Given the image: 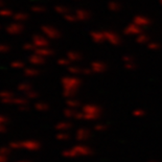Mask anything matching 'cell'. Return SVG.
<instances>
[{
	"mask_svg": "<svg viewBox=\"0 0 162 162\" xmlns=\"http://www.w3.org/2000/svg\"><path fill=\"white\" fill-rule=\"evenodd\" d=\"M63 86V95L66 98H72L82 86V81L75 75H67L61 79Z\"/></svg>",
	"mask_w": 162,
	"mask_h": 162,
	"instance_id": "1",
	"label": "cell"
},
{
	"mask_svg": "<svg viewBox=\"0 0 162 162\" xmlns=\"http://www.w3.org/2000/svg\"><path fill=\"white\" fill-rule=\"evenodd\" d=\"M102 113V109L99 106L93 105H85L83 106V111L81 113H76L74 117L78 119H87V120H93V119L99 117Z\"/></svg>",
	"mask_w": 162,
	"mask_h": 162,
	"instance_id": "2",
	"label": "cell"
},
{
	"mask_svg": "<svg viewBox=\"0 0 162 162\" xmlns=\"http://www.w3.org/2000/svg\"><path fill=\"white\" fill-rule=\"evenodd\" d=\"M41 31L49 40H58L61 38V31L52 25H42Z\"/></svg>",
	"mask_w": 162,
	"mask_h": 162,
	"instance_id": "3",
	"label": "cell"
},
{
	"mask_svg": "<svg viewBox=\"0 0 162 162\" xmlns=\"http://www.w3.org/2000/svg\"><path fill=\"white\" fill-rule=\"evenodd\" d=\"M23 30H24V25L20 22H16V21L9 24L6 26V28H5V31L9 34H10V36L20 34L23 33Z\"/></svg>",
	"mask_w": 162,
	"mask_h": 162,
	"instance_id": "4",
	"label": "cell"
},
{
	"mask_svg": "<svg viewBox=\"0 0 162 162\" xmlns=\"http://www.w3.org/2000/svg\"><path fill=\"white\" fill-rule=\"evenodd\" d=\"M31 42L34 44L37 48H44V47H48L49 45L48 38L42 36V34H34L33 38H31Z\"/></svg>",
	"mask_w": 162,
	"mask_h": 162,
	"instance_id": "5",
	"label": "cell"
},
{
	"mask_svg": "<svg viewBox=\"0 0 162 162\" xmlns=\"http://www.w3.org/2000/svg\"><path fill=\"white\" fill-rule=\"evenodd\" d=\"M103 33H105L106 42L110 43L111 45H114V46H118V45L121 43L120 37H119L116 33H114V31H111V30H105Z\"/></svg>",
	"mask_w": 162,
	"mask_h": 162,
	"instance_id": "6",
	"label": "cell"
},
{
	"mask_svg": "<svg viewBox=\"0 0 162 162\" xmlns=\"http://www.w3.org/2000/svg\"><path fill=\"white\" fill-rule=\"evenodd\" d=\"M90 69H91L92 73H103L107 71L108 66L106 63L96 61V62H92L90 64Z\"/></svg>",
	"mask_w": 162,
	"mask_h": 162,
	"instance_id": "7",
	"label": "cell"
},
{
	"mask_svg": "<svg viewBox=\"0 0 162 162\" xmlns=\"http://www.w3.org/2000/svg\"><path fill=\"white\" fill-rule=\"evenodd\" d=\"M124 34H127V36H132V34L133 36H138V34H142V28L136 25L135 23H130L124 30Z\"/></svg>",
	"mask_w": 162,
	"mask_h": 162,
	"instance_id": "8",
	"label": "cell"
},
{
	"mask_svg": "<svg viewBox=\"0 0 162 162\" xmlns=\"http://www.w3.org/2000/svg\"><path fill=\"white\" fill-rule=\"evenodd\" d=\"M151 19L143 15H137L133 18V23H135L136 25L140 26V27H147V26L151 25Z\"/></svg>",
	"mask_w": 162,
	"mask_h": 162,
	"instance_id": "9",
	"label": "cell"
},
{
	"mask_svg": "<svg viewBox=\"0 0 162 162\" xmlns=\"http://www.w3.org/2000/svg\"><path fill=\"white\" fill-rule=\"evenodd\" d=\"M74 15H75L76 19L78 21H87L88 19H90L91 17V13L87 10H84V9H79L74 12Z\"/></svg>",
	"mask_w": 162,
	"mask_h": 162,
	"instance_id": "10",
	"label": "cell"
},
{
	"mask_svg": "<svg viewBox=\"0 0 162 162\" xmlns=\"http://www.w3.org/2000/svg\"><path fill=\"white\" fill-rule=\"evenodd\" d=\"M28 62H30L31 65L40 66V65H43L45 63V58L41 57V55L36 54V52H33V54L30 55V58H28Z\"/></svg>",
	"mask_w": 162,
	"mask_h": 162,
	"instance_id": "11",
	"label": "cell"
},
{
	"mask_svg": "<svg viewBox=\"0 0 162 162\" xmlns=\"http://www.w3.org/2000/svg\"><path fill=\"white\" fill-rule=\"evenodd\" d=\"M90 37H91L92 41L95 42V43H103V42H106V38H105V33L103 31H92L91 34H90Z\"/></svg>",
	"mask_w": 162,
	"mask_h": 162,
	"instance_id": "12",
	"label": "cell"
},
{
	"mask_svg": "<svg viewBox=\"0 0 162 162\" xmlns=\"http://www.w3.org/2000/svg\"><path fill=\"white\" fill-rule=\"evenodd\" d=\"M34 52H36V54L40 55L41 57L45 58V59H46V58L52 57V55H55V51L51 48H49V47H44V48H37Z\"/></svg>",
	"mask_w": 162,
	"mask_h": 162,
	"instance_id": "13",
	"label": "cell"
},
{
	"mask_svg": "<svg viewBox=\"0 0 162 162\" xmlns=\"http://www.w3.org/2000/svg\"><path fill=\"white\" fill-rule=\"evenodd\" d=\"M66 58H68L71 62H79L83 59V55L79 51H74V50H71V51H68L67 55H66Z\"/></svg>",
	"mask_w": 162,
	"mask_h": 162,
	"instance_id": "14",
	"label": "cell"
},
{
	"mask_svg": "<svg viewBox=\"0 0 162 162\" xmlns=\"http://www.w3.org/2000/svg\"><path fill=\"white\" fill-rule=\"evenodd\" d=\"M23 73H24L26 78H34V76H38L40 74V70H38V69L34 67H27L24 68Z\"/></svg>",
	"mask_w": 162,
	"mask_h": 162,
	"instance_id": "15",
	"label": "cell"
},
{
	"mask_svg": "<svg viewBox=\"0 0 162 162\" xmlns=\"http://www.w3.org/2000/svg\"><path fill=\"white\" fill-rule=\"evenodd\" d=\"M17 89H18V91L23 92V93L25 94L26 92H28L30 90L33 89V86H31V84L28 83V82H22V83H20L17 86Z\"/></svg>",
	"mask_w": 162,
	"mask_h": 162,
	"instance_id": "16",
	"label": "cell"
},
{
	"mask_svg": "<svg viewBox=\"0 0 162 162\" xmlns=\"http://www.w3.org/2000/svg\"><path fill=\"white\" fill-rule=\"evenodd\" d=\"M13 19H14V21H16V22H24V21L28 20V15L26 14V13H16V14H14V16H13Z\"/></svg>",
	"mask_w": 162,
	"mask_h": 162,
	"instance_id": "17",
	"label": "cell"
},
{
	"mask_svg": "<svg viewBox=\"0 0 162 162\" xmlns=\"http://www.w3.org/2000/svg\"><path fill=\"white\" fill-rule=\"evenodd\" d=\"M66 106L68 108H71V109H75V108H79L81 107V102L76 98H68L67 102H66Z\"/></svg>",
	"mask_w": 162,
	"mask_h": 162,
	"instance_id": "18",
	"label": "cell"
},
{
	"mask_svg": "<svg viewBox=\"0 0 162 162\" xmlns=\"http://www.w3.org/2000/svg\"><path fill=\"white\" fill-rule=\"evenodd\" d=\"M108 9L109 10H111V12L113 13H117L121 10V4L116 1H111L108 3Z\"/></svg>",
	"mask_w": 162,
	"mask_h": 162,
	"instance_id": "19",
	"label": "cell"
},
{
	"mask_svg": "<svg viewBox=\"0 0 162 162\" xmlns=\"http://www.w3.org/2000/svg\"><path fill=\"white\" fill-rule=\"evenodd\" d=\"M68 69V72L71 74V75H78V74H81L82 73V70L83 68L79 67V66H75V65H70L69 67H67Z\"/></svg>",
	"mask_w": 162,
	"mask_h": 162,
	"instance_id": "20",
	"label": "cell"
},
{
	"mask_svg": "<svg viewBox=\"0 0 162 162\" xmlns=\"http://www.w3.org/2000/svg\"><path fill=\"white\" fill-rule=\"evenodd\" d=\"M14 16V13L10 9H7V7H1L0 9V17L3 18H10Z\"/></svg>",
	"mask_w": 162,
	"mask_h": 162,
	"instance_id": "21",
	"label": "cell"
},
{
	"mask_svg": "<svg viewBox=\"0 0 162 162\" xmlns=\"http://www.w3.org/2000/svg\"><path fill=\"white\" fill-rule=\"evenodd\" d=\"M34 108H36V110L43 112V111H47V110H48V109H49V105L47 103H44V102H38V103H34Z\"/></svg>",
	"mask_w": 162,
	"mask_h": 162,
	"instance_id": "22",
	"label": "cell"
},
{
	"mask_svg": "<svg viewBox=\"0 0 162 162\" xmlns=\"http://www.w3.org/2000/svg\"><path fill=\"white\" fill-rule=\"evenodd\" d=\"M28 103V99L26 98L25 96H18V97H15V100H14V105L18 106H24V105H27Z\"/></svg>",
	"mask_w": 162,
	"mask_h": 162,
	"instance_id": "23",
	"label": "cell"
},
{
	"mask_svg": "<svg viewBox=\"0 0 162 162\" xmlns=\"http://www.w3.org/2000/svg\"><path fill=\"white\" fill-rule=\"evenodd\" d=\"M55 10L60 15H67L68 13H70V10L68 9L67 6H64V5H57L55 7Z\"/></svg>",
	"mask_w": 162,
	"mask_h": 162,
	"instance_id": "24",
	"label": "cell"
},
{
	"mask_svg": "<svg viewBox=\"0 0 162 162\" xmlns=\"http://www.w3.org/2000/svg\"><path fill=\"white\" fill-rule=\"evenodd\" d=\"M148 40H150V37L148 36V34H138L137 36V38H136V42L137 43H139V44H145V43H148Z\"/></svg>",
	"mask_w": 162,
	"mask_h": 162,
	"instance_id": "25",
	"label": "cell"
},
{
	"mask_svg": "<svg viewBox=\"0 0 162 162\" xmlns=\"http://www.w3.org/2000/svg\"><path fill=\"white\" fill-rule=\"evenodd\" d=\"M10 67L14 68V69H24L25 68V64L23 61L20 60H15L10 63Z\"/></svg>",
	"mask_w": 162,
	"mask_h": 162,
	"instance_id": "26",
	"label": "cell"
},
{
	"mask_svg": "<svg viewBox=\"0 0 162 162\" xmlns=\"http://www.w3.org/2000/svg\"><path fill=\"white\" fill-rule=\"evenodd\" d=\"M31 12L34 13V14H43V13L46 12V7H45L44 5L37 4L31 6Z\"/></svg>",
	"mask_w": 162,
	"mask_h": 162,
	"instance_id": "27",
	"label": "cell"
},
{
	"mask_svg": "<svg viewBox=\"0 0 162 162\" xmlns=\"http://www.w3.org/2000/svg\"><path fill=\"white\" fill-rule=\"evenodd\" d=\"M10 97H15L14 92L10 91V90H2V91H0V100Z\"/></svg>",
	"mask_w": 162,
	"mask_h": 162,
	"instance_id": "28",
	"label": "cell"
},
{
	"mask_svg": "<svg viewBox=\"0 0 162 162\" xmlns=\"http://www.w3.org/2000/svg\"><path fill=\"white\" fill-rule=\"evenodd\" d=\"M38 96H39V93L34 89L30 90V91L25 93V97L27 98V99H30V100L36 99V98H38Z\"/></svg>",
	"mask_w": 162,
	"mask_h": 162,
	"instance_id": "29",
	"label": "cell"
},
{
	"mask_svg": "<svg viewBox=\"0 0 162 162\" xmlns=\"http://www.w3.org/2000/svg\"><path fill=\"white\" fill-rule=\"evenodd\" d=\"M58 65L62 66V67H69L71 65V61L66 57L61 58V59L58 60Z\"/></svg>",
	"mask_w": 162,
	"mask_h": 162,
	"instance_id": "30",
	"label": "cell"
},
{
	"mask_svg": "<svg viewBox=\"0 0 162 162\" xmlns=\"http://www.w3.org/2000/svg\"><path fill=\"white\" fill-rule=\"evenodd\" d=\"M64 18H65V20L69 23H75L76 21H78L75 15H74V13H68L67 15L64 16Z\"/></svg>",
	"mask_w": 162,
	"mask_h": 162,
	"instance_id": "31",
	"label": "cell"
},
{
	"mask_svg": "<svg viewBox=\"0 0 162 162\" xmlns=\"http://www.w3.org/2000/svg\"><path fill=\"white\" fill-rule=\"evenodd\" d=\"M23 49L26 50V51H34L37 49V47L34 46V44L33 42H27V43L23 44Z\"/></svg>",
	"mask_w": 162,
	"mask_h": 162,
	"instance_id": "32",
	"label": "cell"
},
{
	"mask_svg": "<svg viewBox=\"0 0 162 162\" xmlns=\"http://www.w3.org/2000/svg\"><path fill=\"white\" fill-rule=\"evenodd\" d=\"M147 47L150 50H158L160 48V44L157 43V42H148L147 44Z\"/></svg>",
	"mask_w": 162,
	"mask_h": 162,
	"instance_id": "33",
	"label": "cell"
},
{
	"mask_svg": "<svg viewBox=\"0 0 162 162\" xmlns=\"http://www.w3.org/2000/svg\"><path fill=\"white\" fill-rule=\"evenodd\" d=\"M124 68H126L127 70H129V71H132V70H135V69L137 68V65H136V63L135 62H129V63H126Z\"/></svg>",
	"mask_w": 162,
	"mask_h": 162,
	"instance_id": "34",
	"label": "cell"
},
{
	"mask_svg": "<svg viewBox=\"0 0 162 162\" xmlns=\"http://www.w3.org/2000/svg\"><path fill=\"white\" fill-rule=\"evenodd\" d=\"M10 50V47L7 44H3V43L0 44V54H6Z\"/></svg>",
	"mask_w": 162,
	"mask_h": 162,
	"instance_id": "35",
	"label": "cell"
},
{
	"mask_svg": "<svg viewBox=\"0 0 162 162\" xmlns=\"http://www.w3.org/2000/svg\"><path fill=\"white\" fill-rule=\"evenodd\" d=\"M64 114H65V116H67V117H73V116H75L76 112L75 111H73V109L68 108L64 111Z\"/></svg>",
	"mask_w": 162,
	"mask_h": 162,
	"instance_id": "36",
	"label": "cell"
},
{
	"mask_svg": "<svg viewBox=\"0 0 162 162\" xmlns=\"http://www.w3.org/2000/svg\"><path fill=\"white\" fill-rule=\"evenodd\" d=\"M134 114V116H137V117H140V116H143L145 114L144 110H142V109H136V110L133 112Z\"/></svg>",
	"mask_w": 162,
	"mask_h": 162,
	"instance_id": "37",
	"label": "cell"
},
{
	"mask_svg": "<svg viewBox=\"0 0 162 162\" xmlns=\"http://www.w3.org/2000/svg\"><path fill=\"white\" fill-rule=\"evenodd\" d=\"M123 61L124 63H129V62H134V57L133 55H124Z\"/></svg>",
	"mask_w": 162,
	"mask_h": 162,
	"instance_id": "38",
	"label": "cell"
},
{
	"mask_svg": "<svg viewBox=\"0 0 162 162\" xmlns=\"http://www.w3.org/2000/svg\"><path fill=\"white\" fill-rule=\"evenodd\" d=\"M82 73L85 74V75H89V74L92 73V71H91V69H90V67H88V68H83V70H82Z\"/></svg>",
	"mask_w": 162,
	"mask_h": 162,
	"instance_id": "39",
	"label": "cell"
},
{
	"mask_svg": "<svg viewBox=\"0 0 162 162\" xmlns=\"http://www.w3.org/2000/svg\"><path fill=\"white\" fill-rule=\"evenodd\" d=\"M30 107H28V105H24V106H20L19 107V110L20 111H27Z\"/></svg>",
	"mask_w": 162,
	"mask_h": 162,
	"instance_id": "40",
	"label": "cell"
},
{
	"mask_svg": "<svg viewBox=\"0 0 162 162\" xmlns=\"http://www.w3.org/2000/svg\"><path fill=\"white\" fill-rule=\"evenodd\" d=\"M7 119H6V117L5 116H3V115H0V124H3V123H5Z\"/></svg>",
	"mask_w": 162,
	"mask_h": 162,
	"instance_id": "41",
	"label": "cell"
},
{
	"mask_svg": "<svg viewBox=\"0 0 162 162\" xmlns=\"http://www.w3.org/2000/svg\"><path fill=\"white\" fill-rule=\"evenodd\" d=\"M69 126H70V124H69L68 123H62L60 124V127H62V128H68Z\"/></svg>",
	"mask_w": 162,
	"mask_h": 162,
	"instance_id": "42",
	"label": "cell"
},
{
	"mask_svg": "<svg viewBox=\"0 0 162 162\" xmlns=\"http://www.w3.org/2000/svg\"><path fill=\"white\" fill-rule=\"evenodd\" d=\"M4 5V2H3V0H0V9H1L2 6Z\"/></svg>",
	"mask_w": 162,
	"mask_h": 162,
	"instance_id": "43",
	"label": "cell"
},
{
	"mask_svg": "<svg viewBox=\"0 0 162 162\" xmlns=\"http://www.w3.org/2000/svg\"><path fill=\"white\" fill-rule=\"evenodd\" d=\"M2 130H4V128H3V127L1 126V124H0V131H2Z\"/></svg>",
	"mask_w": 162,
	"mask_h": 162,
	"instance_id": "44",
	"label": "cell"
},
{
	"mask_svg": "<svg viewBox=\"0 0 162 162\" xmlns=\"http://www.w3.org/2000/svg\"><path fill=\"white\" fill-rule=\"evenodd\" d=\"M159 3H160L162 5V0H159Z\"/></svg>",
	"mask_w": 162,
	"mask_h": 162,
	"instance_id": "45",
	"label": "cell"
}]
</instances>
